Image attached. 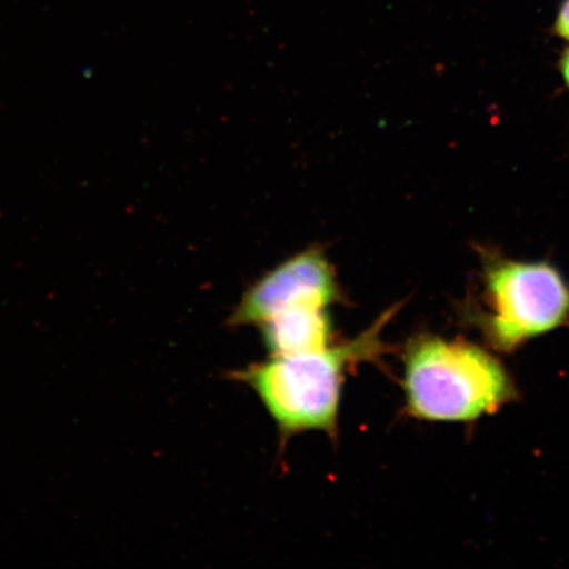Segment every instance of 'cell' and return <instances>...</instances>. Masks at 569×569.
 <instances>
[{
    "mask_svg": "<svg viewBox=\"0 0 569 569\" xmlns=\"http://www.w3.org/2000/svg\"><path fill=\"white\" fill-rule=\"evenodd\" d=\"M400 305L391 306L367 330L325 350L267 360L234 369L229 379L251 388L264 405L284 445L303 432H323L332 442L339 433L341 395L347 375L360 365L383 368L393 352L383 331Z\"/></svg>",
    "mask_w": 569,
    "mask_h": 569,
    "instance_id": "1",
    "label": "cell"
},
{
    "mask_svg": "<svg viewBox=\"0 0 569 569\" xmlns=\"http://www.w3.org/2000/svg\"><path fill=\"white\" fill-rule=\"evenodd\" d=\"M555 32L569 41V0H565L560 6L557 21H555Z\"/></svg>",
    "mask_w": 569,
    "mask_h": 569,
    "instance_id": "6",
    "label": "cell"
},
{
    "mask_svg": "<svg viewBox=\"0 0 569 569\" xmlns=\"http://www.w3.org/2000/svg\"><path fill=\"white\" fill-rule=\"evenodd\" d=\"M560 68L561 73H563L565 80L569 87V49H567L563 59H561Z\"/></svg>",
    "mask_w": 569,
    "mask_h": 569,
    "instance_id": "7",
    "label": "cell"
},
{
    "mask_svg": "<svg viewBox=\"0 0 569 569\" xmlns=\"http://www.w3.org/2000/svg\"><path fill=\"white\" fill-rule=\"evenodd\" d=\"M336 267L319 244H312L261 276L241 296L229 326L259 327L284 312L347 305Z\"/></svg>",
    "mask_w": 569,
    "mask_h": 569,
    "instance_id": "4",
    "label": "cell"
},
{
    "mask_svg": "<svg viewBox=\"0 0 569 569\" xmlns=\"http://www.w3.org/2000/svg\"><path fill=\"white\" fill-rule=\"evenodd\" d=\"M270 356H291L325 350L337 343L330 310L284 312L259 327Z\"/></svg>",
    "mask_w": 569,
    "mask_h": 569,
    "instance_id": "5",
    "label": "cell"
},
{
    "mask_svg": "<svg viewBox=\"0 0 569 569\" xmlns=\"http://www.w3.org/2000/svg\"><path fill=\"white\" fill-rule=\"evenodd\" d=\"M459 317L490 350L513 355L569 327V287L547 262L490 258L483 262L479 297L462 306Z\"/></svg>",
    "mask_w": 569,
    "mask_h": 569,
    "instance_id": "3",
    "label": "cell"
},
{
    "mask_svg": "<svg viewBox=\"0 0 569 569\" xmlns=\"http://www.w3.org/2000/svg\"><path fill=\"white\" fill-rule=\"evenodd\" d=\"M490 348L432 332L401 348L402 415L421 422L473 423L519 398L509 369Z\"/></svg>",
    "mask_w": 569,
    "mask_h": 569,
    "instance_id": "2",
    "label": "cell"
}]
</instances>
